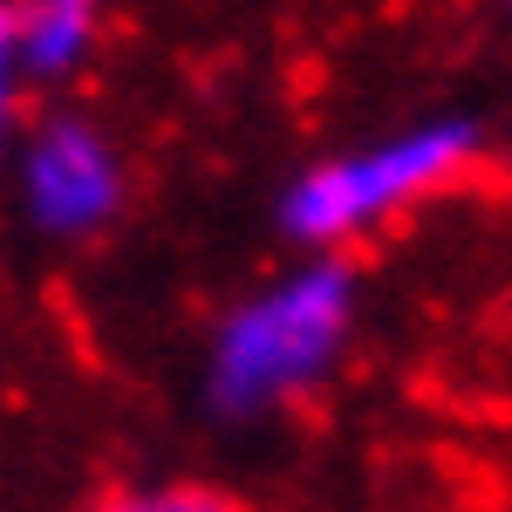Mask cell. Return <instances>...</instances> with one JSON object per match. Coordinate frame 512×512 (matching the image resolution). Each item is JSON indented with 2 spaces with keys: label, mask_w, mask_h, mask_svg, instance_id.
Wrapping results in <instances>:
<instances>
[{
  "label": "cell",
  "mask_w": 512,
  "mask_h": 512,
  "mask_svg": "<svg viewBox=\"0 0 512 512\" xmlns=\"http://www.w3.org/2000/svg\"><path fill=\"white\" fill-rule=\"evenodd\" d=\"M349 321H355V287L335 260L253 294L246 308H233V321L212 342V369H205L212 410L219 417H267L280 403L308 396L335 369V355L349 342Z\"/></svg>",
  "instance_id": "cell-1"
},
{
  "label": "cell",
  "mask_w": 512,
  "mask_h": 512,
  "mask_svg": "<svg viewBox=\"0 0 512 512\" xmlns=\"http://www.w3.org/2000/svg\"><path fill=\"white\" fill-rule=\"evenodd\" d=\"M478 164V130L472 123H424L396 144L355 151V158L315 164L294 192H287V233L294 239H349L376 219L403 212L410 198L451 185L458 171Z\"/></svg>",
  "instance_id": "cell-2"
},
{
  "label": "cell",
  "mask_w": 512,
  "mask_h": 512,
  "mask_svg": "<svg viewBox=\"0 0 512 512\" xmlns=\"http://www.w3.org/2000/svg\"><path fill=\"white\" fill-rule=\"evenodd\" d=\"M21 198H28V219L41 233H96L123 198L117 151L76 117L41 123L28 137V158H21Z\"/></svg>",
  "instance_id": "cell-3"
},
{
  "label": "cell",
  "mask_w": 512,
  "mask_h": 512,
  "mask_svg": "<svg viewBox=\"0 0 512 512\" xmlns=\"http://www.w3.org/2000/svg\"><path fill=\"white\" fill-rule=\"evenodd\" d=\"M96 41V0H28L14 7V62L28 76H69Z\"/></svg>",
  "instance_id": "cell-4"
},
{
  "label": "cell",
  "mask_w": 512,
  "mask_h": 512,
  "mask_svg": "<svg viewBox=\"0 0 512 512\" xmlns=\"http://www.w3.org/2000/svg\"><path fill=\"white\" fill-rule=\"evenodd\" d=\"M96 512H246V506L212 492V485H137V492L103 499Z\"/></svg>",
  "instance_id": "cell-5"
},
{
  "label": "cell",
  "mask_w": 512,
  "mask_h": 512,
  "mask_svg": "<svg viewBox=\"0 0 512 512\" xmlns=\"http://www.w3.org/2000/svg\"><path fill=\"white\" fill-rule=\"evenodd\" d=\"M14 82H21V62H14V7H0V144L14 130Z\"/></svg>",
  "instance_id": "cell-6"
},
{
  "label": "cell",
  "mask_w": 512,
  "mask_h": 512,
  "mask_svg": "<svg viewBox=\"0 0 512 512\" xmlns=\"http://www.w3.org/2000/svg\"><path fill=\"white\" fill-rule=\"evenodd\" d=\"M506 7H512V0H506Z\"/></svg>",
  "instance_id": "cell-7"
}]
</instances>
